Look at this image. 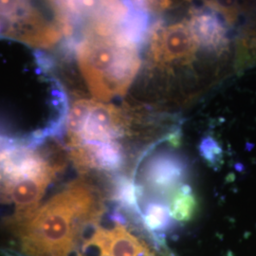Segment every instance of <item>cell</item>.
I'll list each match as a JSON object with an SVG mask.
<instances>
[{
    "label": "cell",
    "instance_id": "1",
    "mask_svg": "<svg viewBox=\"0 0 256 256\" xmlns=\"http://www.w3.org/2000/svg\"><path fill=\"white\" fill-rule=\"evenodd\" d=\"M102 212L95 190L77 180L12 228L27 256H70L82 229L99 223Z\"/></svg>",
    "mask_w": 256,
    "mask_h": 256
},
{
    "label": "cell",
    "instance_id": "10",
    "mask_svg": "<svg viewBox=\"0 0 256 256\" xmlns=\"http://www.w3.org/2000/svg\"><path fill=\"white\" fill-rule=\"evenodd\" d=\"M102 248L111 256H146L152 252L146 242L122 225H116L111 230L104 229Z\"/></svg>",
    "mask_w": 256,
    "mask_h": 256
},
{
    "label": "cell",
    "instance_id": "7",
    "mask_svg": "<svg viewBox=\"0 0 256 256\" xmlns=\"http://www.w3.org/2000/svg\"><path fill=\"white\" fill-rule=\"evenodd\" d=\"M55 178L56 174H48L1 183V192L16 204V214L10 220V226L28 220L39 209L42 196Z\"/></svg>",
    "mask_w": 256,
    "mask_h": 256
},
{
    "label": "cell",
    "instance_id": "13",
    "mask_svg": "<svg viewBox=\"0 0 256 256\" xmlns=\"http://www.w3.org/2000/svg\"><path fill=\"white\" fill-rule=\"evenodd\" d=\"M200 153L202 158L212 167L216 168L223 162V150L218 142L212 136H205L202 138Z\"/></svg>",
    "mask_w": 256,
    "mask_h": 256
},
{
    "label": "cell",
    "instance_id": "11",
    "mask_svg": "<svg viewBox=\"0 0 256 256\" xmlns=\"http://www.w3.org/2000/svg\"><path fill=\"white\" fill-rule=\"evenodd\" d=\"M140 224L144 229L153 236L156 242L162 244L165 232L172 229L174 224L167 202L154 198L148 200L144 210H142Z\"/></svg>",
    "mask_w": 256,
    "mask_h": 256
},
{
    "label": "cell",
    "instance_id": "2",
    "mask_svg": "<svg viewBox=\"0 0 256 256\" xmlns=\"http://www.w3.org/2000/svg\"><path fill=\"white\" fill-rule=\"evenodd\" d=\"M140 48L119 37L84 34L76 48L80 70L92 94L108 101L122 96L137 75Z\"/></svg>",
    "mask_w": 256,
    "mask_h": 256
},
{
    "label": "cell",
    "instance_id": "3",
    "mask_svg": "<svg viewBox=\"0 0 256 256\" xmlns=\"http://www.w3.org/2000/svg\"><path fill=\"white\" fill-rule=\"evenodd\" d=\"M130 124L128 115L113 104L79 100L68 116V144L72 149L119 142L129 132Z\"/></svg>",
    "mask_w": 256,
    "mask_h": 256
},
{
    "label": "cell",
    "instance_id": "12",
    "mask_svg": "<svg viewBox=\"0 0 256 256\" xmlns=\"http://www.w3.org/2000/svg\"><path fill=\"white\" fill-rule=\"evenodd\" d=\"M168 208L172 220L186 223L196 216L198 209L196 196L189 184L184 183L168 196Z\"/></svg>",
    "mask_w": 256,
    "mask_h": 256
},
{
    "label": "cell",
    "instance_id": "6",
    "mask_svg": "<svg viewBox=\"0 0 256 256\" xmlns=\"http://www.w3.org/2000/svg\"><path fill=\"white\" fill-rule=\"evenodd\" d=\"M186 160L172 152H160L152 156L142 172V184L144 194L150 192L154 198L164 196L184 184L188 176Z\"/></svg>",
    "mask_w": 256,
    "mask_h": 256
},
{
    "label": "cell",
    "instance_id": "8",
    "mask_svg": "<svg viewBox=\"0 0 256 256\" xmlns=\"http://www.w3.org/2000/svg\"><path fill=\"white\" fill-rule=\"evenodd\" d=\"M188 22L200 48L204 52L218 57L229 50L226 22L220 18L218 12L209 8L194 9L191 12Z\"/></svg>",
    "mask_w": 256,
    "mask_h": 256
},
{
    "label": "cell",
    "instance_id": "5",
    "mask_svg": "<svg viewBox=\"0 0 256 256\" xmlns=\"http://www.w3.org/2000/svg\"><path fill=\"white\" fill-rule=\"evenodd\" d=\"M149 59L160 70L191 64L200 50L188 20L170 25L158 22L149 34Z\"/></svg>",
    "mask_w": 256,
    "mask_h": 256
},
{
    "label": "cell",
    "instance_id": "9",
    "mask_svg": "<svg viewBox=\"0 0 256 256\" xmlns=\"http://www.w3.org/2000/svg\"><path fill=\"white\" fill-rule=\"evenodd\" d=\"M140 184L126 174H116L112 182L111 198L118 205L120 212H124L137 223H140L142 209L140 202L144 196Z\"/></svg>",
    "mask_w": 256,
    "mask_h": 256
},
{
    "label": "cell",
    "instance_id": "14",
    "mask_svg": "<svg viewBox=\"0 0 256 256\" xmlns=\"http://www.w3.org/2000/svg\"><path fill=\"white\" fill-rule=\"evenodd\" d=\"M100 256H111L110 254L108 252H106V250H101V254Z\"/></svg>",
    "mask_w": 256,
    "mask_h": 256
},
{
    "label": "cell",
    "instance_id": "4",
    "mask_svg": "<svg viewBox=\"0 0 256 256\" xmlns=\"http://www.w3.org/2000/svg\"><path fill=\"white\" fill-rule=\"evenodd\" d=\"M63 36L57 21L52 22L34 4L0 1V36L36 48H50Z\"/></svg>",
    "mask_w": 256,
    "mask_h": 256
}]
</instances>
